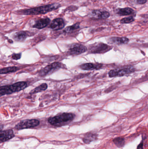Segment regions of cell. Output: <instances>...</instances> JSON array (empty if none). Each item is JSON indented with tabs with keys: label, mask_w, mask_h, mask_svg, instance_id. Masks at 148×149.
Listing matches in <instances>:
<instances>
[{
	"label": "cell",
	"mask_w": 148,
	"mask_h": 149,
	"mask_svg": "<svg viewBox=\"0 0 148 149\" xmlns=\"http://www.w3.org/2000/svg\"><path fill=\"white\" fill-rule=\"evenodd\" d=\"M80 23H76L74 24V25L68 26L63 30V32L67 33H72L73 31L78 29L80 28Z\"/></svg>",
	"instance_id": "44dd1931"
},
{
	"label": "cell",
	"mask_w": 148,
	"mask_h": 149,
	"mask_svg": "<svg viewBox=\"0 0 148 149\" xmlns=\"http://www.w3.org/2000/svg\"><path fill=\"white\" fill-rule=\"evenodd\" d=\"M14 132L12 130L1 131L0 132V142H4L14 137Z\"/></svg>",
	"instance_id": "7c38bea8"
},
{
	"label": "cell",
	"mask_w": 148,
	"mask_h": 149,
	"mask_svg": "<svg viewBox=\"0 0 148 149\" xmlns=\"http://www.w3.org/2000/svg\"><path fill=\"white\" fill-rule=\"evenodd\" d=\"M116 14L120 16H126L131 15L134 12V10L129 8H123L117 9L116 10Z\"/></svg>",
	"instance_id": "2e32d148"
},
{
	"label": "cell",
	"mask_w": 148,
	"mask_h": 149,
	"mask_svg": "<svg viewBox=\"0 0 148 149\" xmlns=\"http://www.w3.org/2000/svg\"><path fill=\"white\" fill-rule=\"evenodd\" d=\"M21 53H19V54H15L14 53L12 55L11 58L14 60H17L21 58Z\"/></svg>",
	"instance_id": "603a6c76"
},
{
	"label": "cell",
	"mask_w": 148,
	"mask_h": 149,
	"mask_svg": "<svg viewBox=\"0 0 148 149\" xmlns=\"http://www.w3.org/2000/svg\"><path fill=\"white\" fill-rule=\"evenodd\" d=\"M65 26V22L62 18H56L53 20L49 27L53 30L58 31L62 29Z\"/></svg>",
	"instance_id": "30bf717a"
},
{
	"label": "cell",
	"mask_w": 148,
	"mask_h": 149,
	"mask_svg": "<svg viewBox=\"0 0 148 149\" xmlns=\"http://www.w3.org/2000/svg\"><path fill=\"white\" fill-rule=\"evenodd\" d=\"M143 146H144V143H143V141H142L137 146V149H142L143 148Z\"/></svg>",
	"instance_id": "d4e9b609"
},
{
	"label": "cell",
	"mask_w": 148,
	"mask_h": 149,
	"mask_svg": "<svg viewBox=\"0 0 148 149\" xmlns=\"http://www.w3.org/2000/svg\"><path fill=\"white\" fill-rule=\"evenodd\" d=\"M50 19L48 17L41 18L36 20L33 25V28L41 29L47 26L50 22Z\"/></svg>",
	"instance_id": "8fae6325"
},
{
	"label": "cell",
	"mask_w": 148,
	"mask_h": 149,
	"mask_svg": "<svg viewBox=\"0 0 148 149\" xmlns=\"http://www.w3.org/2000/svg\"><path fill=\"white\" fill-rule=\"evenodd\" d=\"M75 115L71 113H63L57 115L53 117H50L48 119V122L51 125L56 127H60L66 125L67 123L72 121Z\"/></svg>",
	"instance_id": "7a4b0ae2"
},
{
	"label": "cell",
	"mask_w": 148,
	"mask_h": 149,
	"mask_svg": "<svg viewBox=\"0 0 148 149\" xmlns=\"http://www.w3.org/2000/svg\"><path fill=\"white\" fill-rule=\"evenodd\" d=\"M147 0H136L137 3L140 4H145L147 2Z\"/></svg>",
	"instance_id": "cb8c5ba5"
},
{
	"label": "cell",
	"mask_w": 148,
	"mask_h": 149,
	"mask_svg": "<svg viewBox=\"0 0 148 149\" xmlns=\"http://www.w3.org/2000/svg\"><path fill=\"white\" fill-rule=\"evenodd\" d=\"M40 121L36 119L26 120L21 121L15 126L17 130H22L24 129L34 128L38 126Z\"/></svg>",
	"instance_id": "8992f818"
},
{
	"label": "cell",
	"mask_w": 148,
	"mask_h": 149,
	"mask_svg": "<svg viewBox=\"0 0 148 149\" xmlns=\"http://www.w3.org/2000/svg\"><path fill=\"white\" fill-rule=\"evenodd\" d=\"M114 143L118 148H122L125 145V140L121 137H117L114 138L113 141Z\"/></svg>",
	"instance_id": "ac0fdd59"
},
{
	"label": "cell",
	"mask_w": 148,
	"mask_h": 149,
	"mask_svg": "<svg viewBox=\"0 0 148 149\" xmlns=\"http://www.w3.org/2000/svg\"><path fill=\"white\" fill-rule=\"evenodd\" d=\"M89 16L93 19H105L109 17L110 14L109 12L105 10H94L90 11L89 14Z\"/></svg>",
	"instance_id": "9c48e42d"
},
{
	"label": "cell",
	"mask_w": 148,
	"mask_h": 149,
	"mask_svg": "<svg viewBox=\"0 0 148 149\" xmlns=\"http://www.w3.org/2000/svg\"><path fill=\"white\" fill-rule=\"evenodd\" d=\"M47 85L46 83H43L41 84L40 86H37V87L35 88L34 89L32 90L31 92H30V94H33L37 93H38L42 92V91H44L46 90L47 88Z\"/></svg>",
	"instance_id": "d6986e66"
},
{
	"label": "cell",
	"mask_w": 148,
	"mask_h": 149,
	"mask_svg": "<svg viewBox=\"0 0 148 149\" xmlns=\"http://www.w3.org/2000/svg\"><path fill=\"white\" fill-rule=\"evenodd\" d=\"M112 49V46L103 43H98L90 45L89 47V53L94 54H103L109 51Z\"/></svg>",
	"instance_id": "277c9868"
},
{
	"label": "cell",
	"mask_w": 148,
	"mask_h": 149,
	"mask_svg": "<svg viewBox=\"0 0 148 149\" xmlns=\"http://www.w3.org/2000/svg\"><path fill=\"white\" fill-rule=\"evenodd\" d=\"M87 50V49L86 46L80 44H74L72 45L69 49L68 53L70 55H80L84 53Z\"/></svg>",
	"instance_id": "ba28073f"
},
{
	"label": "cell",
	"mask_w": 148,
	"mask_h": 149,
	"mask_svg": "<svg viewBox=\"0 0 148 149\" xmlns=\"http://www.w3.org/2000/svg\"><path fill=\"white\" fill-rule=\"evenodd\" d=\"M61 66V63L58 62L53 63L49 65L42 69L39 72V75L41 76H44L47 74H51L60 69Z\"/></svg>",
	"instance_id": "52a82bcc"
},
{
	"label": "cell",
	"mask_w": 148,
	"mask_h": 149,
	"mask_svg": "<svg viewBox=\"0 0 148 149\" xmlns=\"http://www.w3.org/2000/svg\"><path fill=\"white\" fill-rule=\"evenodd\" d=\"M136 70L134 67L133 66H129L124 69H120V70H111L109 72V77H114L117 76H123L126 74H130L135 71Z\"/></svg>",
	"instance_id": "5b68a950"
},
{
	"label": "cell",
	"mask_w": 148,
	"mask_h": 149,
	"mask_svg": "<svg viewBox=\"0 0 148 149\" xmlns=\"http://www.w3.org/2000/svg\"><path fill=\"white\" fill-rule=\"evenodd\" d=\"M61 5L60 3H54L32 8L22 10H19L18 13L25 15H36L41 14H45L57 9L61 7Z\"/></svg>",
	"instance_id": "6da1fadb"
},
{
	"label": "cell",
	"mask_w": 148,
	"mask_h": 149,
	"mask_svg": "<svg viewBox=\"0 0 148 149\" xmlns=\"http://www.w3.org/2000/svg\"><path fill=\"white\" fill-rule=\"evenodd\" d=\"M103 66L102 64L92 63H88L83 64L80 65V67L82 70H99L101 69Z\"/></svg>",
	"instance_id": "5bb4252c"
},
{
	"label": "cell",
	"mask_w": 148,
	"mask_h": 149,
	"mask_svg": "<svg viewBox=\"0 0 148 149\" xmlns=\"http://www.w3.org/2000/svg\"><path fill=\"white\" fill-rule=\"evenodd\" d=\"M97 138V135L94 133H87L83 138V141L85 143H89L91 142L96 140Z\"/></svg>",
	"instance_id": "e0dca14e"
},
{
	"label": "cell",
	"mask_w": 148,
	"mask_h": 149,
	"mask_svg": "<svg viewBox=\"0 0 148 149\" xmlns=\"http://www.w3.org/2000/svg\"><path fill=\"white\" fill-rule=\"evenodd\" d=\"M28 87L27 82L19 81L9 86H4L0 87V96L9 95L25 89Z\"/></svg>",
	"instance_id": "3957f363"
},
{
	"label": "cell",
	"mask_w": 148,
	"mask_h": 149,
	"mask_svg": "<svg viewBox=\"0 0 148 149\" xmlns=\"http://www.w3.org/2000/svg\"><path fill=\"white\" fill-rule=\"evenodd\" d=\"M135 19L133 17H128L122 18L120 21L121 24H129L134 21Z\"/></svg>",
	"instance_id": "7402d4cb"
},
{
	"label": "cell",
	"mask_w": 148,
	"mask_h": 149,
	"mask_svg": "<svg viewBox=\"0 0 148 149\" xmlns=\"http://www.w3.org/2000/svg\"><path fill=\"white\" fill-rule=\"evenodd\" d=\"M19 70V68L17 67H15V66L3 68V69H1L0 74H5L10 73V72H15Z\"/></svg>",
	"instance_id": "ffe728a7"
},
{
	"label": "cell",
	"mask_w": 148,
	"mask_h": 149,
	"mask_svg": "<svg viewBox=\"0 0 148 149\" xmlns=\"http://www.w3.org/2000/svg\"><path fill=\"white\" fill-rule=\"evenodd\" d=\"M30 33L27 31H20L16 32L13 36V38L16 41L23 42L30 36Z\"/></svg>",
	"instance_id": "9a60e30c"
},
{
	"label": "cell",
	"mask_w": 148,
	"mask_h": 149,
	"mask_svg": "<svg viewBox=\"0 0 148 149\" xmlns=\"http://www.w3.org/2000/svg\"><path fill=\"white\" fill-rule=\"evenodd\" d=\"M129 42V38L126 37H114L110 38L108 39V42L111 44L120 45L127 44Z\"/></svg>",
	"instance_id": "4fadbf2b"
}]
</instances>
